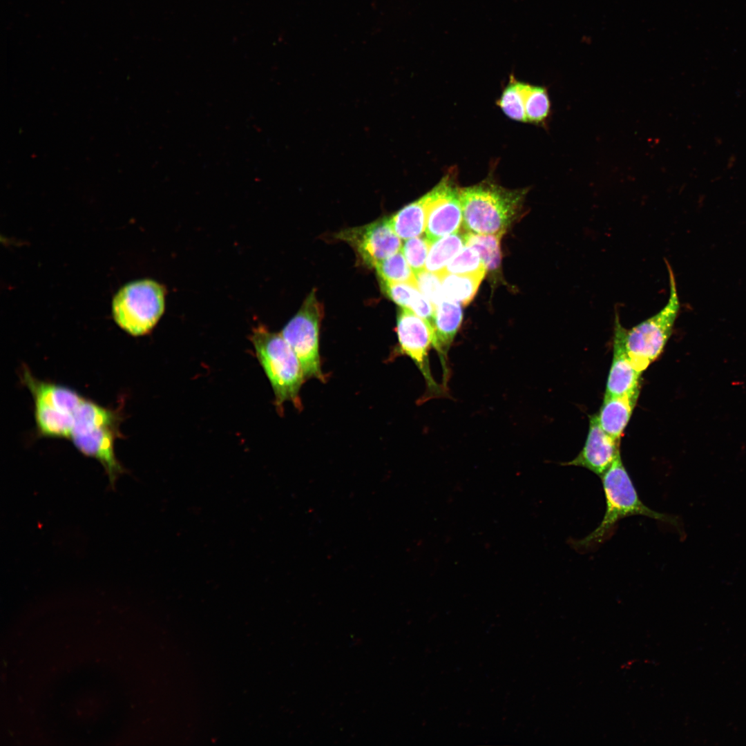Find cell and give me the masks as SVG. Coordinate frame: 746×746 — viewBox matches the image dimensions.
<instances>
[{
  "label": "cell",
  "mask_w": 746,
  "mask_h": 746,
  "mask_svg": "<svg viewBox=\"0 0 746 746\" xmlns=\"http://www.w3.org/2000/svg\"><path fill=\"white\" fill-rule=\"evenodd\" d=\"M526 189H508L492 180L460 188L463 227L467 233L502 234L519 215Z\"/></svg>",
  "instance_id": "1"
},
{
  "label": "cell",
  "mask_w": 746,
  "mask_h": 746,
  "mask_svg": "<svg viewBox=\"0 0 746 746\" xmlns=\"http://www.w3.org/2000/svg\"><path fill=\"white\" fill-rule=\"evenodd\" d=\"M606 501L604 517L589 535L573 542L575 548L589 549L602 544L613 533L617 523L622 519L642 515L671 524L680 528L679 519L673 515L657 512L645 505L640 499L625 466L621 455L601 477Z\"/></svg>",
  "instance_id": "2"
},
{
  "label": "cell",
  "mask_w": 746,
  "mask_h": 746,
  "mask_svg": "<svg viewBox=\"0 0 746 746\" xmlns=\"http://www.w3.org/2000/svg\"><path fill=\"white\" fill-rule=\"evenodd\" d=\"M121 414L84 399L75 417L70 439L84 455L103 466L111 487L126 469L116 457L115 442L120 437Z\"/></svg>",
  "instance_id": "3"
},
{
  "label": "cell",
  "mask_w": 746,
  "mask_h": 746,
  "mask_svg": "<svg viewBox=\"0 0 746 746\" xmlns=\"http://www.w3.org/2000/svg\"><path fill=\"white\" fill-rule=\"evenodd\" d=\"M251 341L256 356L270 382L278 413H283L286 401L301 410L300 391L306 379L291 347L281 333L271 332L262 325L253 329Z\"/></svg>",
  "instance_id": "4"
},
{
  "label": "cell",
  "mask_w": 746,
  "mask_h": 746,
  "mask_svg": "<svg viewBox=\"0 0 746 746\" xmlns=\"http://www.w3.org/2000/svg\"><path fill=\"white\" fill-rule=\"evenodd\" d=\"M21 381L33 398L39 434L69 439L76 412L84 397L69 387L37 379L27 367L22 370Z\"/></svg>",
  "instance_id": "5"
},
{
  "label": "cell",
  "mask_w": 746,
  "mask_h": 746,
  "mask_svg": "<svg viewBox=\"0 0 746 746\" xmlns=\"http://www.w3.org/2000/svg\"><path fill=\"white\" fill-rule=\"evenodd\" d=\"M669 295L666 305L656 314L628 329L620 322L627 354L635 369L642 373L662 354L673 329L680 310L675 276L666 260Z\"/></svg>",
  "instance_id": "6"
},
{
  "label": "cell",
  "mask_w": 746,
  "mask_h": 746,
  "mask_svg": "<svg viewBox=\"0 0 746 746\" xmlns=\"http://www.w3.org/2000/svg\"><path fill=\"white\" fill-rule=\"evenodd\" d=\"M164 287L155 281L142 280L123 287L113 301V315L125 332L137 336L149 333L164 310Z\"/></svg>",
  "instance_id": "7"
},
{
  "label": "cell",
  "mask_w": 746,
  "mask_h": 746,
  "mask_svg": "<svg viewBox=\"0 0 746 746\" xmlns=\"http://www.w3.org/2000/svg\"><path fill=\"white\" fill-rule=\"evenodd\" d=\"M323 309L313 291L280 332L298 356L306 379L325 381L319 353V331Z\"/></svg>",
  "instance_id": "8"
},
{
  "label": "cell",
  "mask_w": 746,
  "mask_h": 746,
  "mask_svg": "<svg viewBox=\"0 0 746 746\" xmlns=\"http://www.w3.org/2000/svg\"><path fill=\"white\" fill-rule=\"evenodd\" d=\"M396 332L397 353L409 357L424 378L426 393L422 401L443 396L446 392L435 381L430 367L428 355L434 340L432 324L412 311L401 308L397 314Z\"/></svg>",
  "instance_id": "9"
},
{
  "label": "cell",
  "mask_w": 746,
  "mask_h": 746,
  "mask_svg": "<svg viewBox=\"0 0 746 746\" xmlns=\"http://www.w3.org/2000/svg\"><path fill=\"white\" fill-rule=\"evenodd\" d=\"M459 191L455 176L447 174L436 186L424 195L426 211L425 235L431 243L458 232L463 224Z\"/></svg>",
  "instance_id": "10"
},
{
  "label": "cell",
  "mask_w": 746,
  "mask_h": 746,
  "mask_svg": "<svg viewBox=\"0 0 746 746\" xmlns=\"http://www.w3.org/2000/svg\"><path fill=\"white\" fill-rule=\"evenodd\" d=\"M339 238L350 244L370 267L375 268L401 248L400 238L391 227L388 218L347 229L340 233Z\"/></svg>",
  "instance_id": "11"
},
{
  "label": "cell",
  "mask_w": 746,
  "mask_h": 746,
  "mask_svg": "<svg viewBox=\"0 0 746 746\" xmlns=\"http://www.w3.org/2000/svg\"><path fill=\"white\" fill-rule=\"evenodd\" d=\"M619 456L620 441L601 428L597 415L594 414L590 417L589 432L582 450L563 465L582 467L601 477Z\"/></svg>",
  "instance_id": "12"
},
{
  "label": "cell",
  "mask_w": 746,
  "mask_h": 746,
  "mask_svg": "<svg viewBox=\"0 0 746 746\" xmlns=\"http://www.w3.org/2000/svg\"><path fill=\"white\" fill-rule=\"evenodd\" d=\"M615 314L613 338V360L608 375L604 396L638 398L642 373L633 366L626 350Z\"/></svg>",
  "instance_id": "13"
},
{
  "label": "cell",
  "mask_w": 746,
  "mask_h": 746,
  "mask_svg": "<svg viewBox=\"0 0 746 746\" xmlns=\"http://www.w3.org/2000/svg\"><path fill=\"white\" fill-rule=\"evenodd\" d=\"M463 319V312L459 303L444 298L434 307L432 322L434 331L433 347L437 352L442 368L443 383L446 390L449 375L448 353Z\"/></svg>",
  "instance_id": "14"
},
{
  "label": "cell",
  "mask_w": 746,
  "mask_h": 746,
  "mask_svg": "<svg viewBox=\"0 0 746 746\" xmlns=\"http://www.w3.org/2000/svg\"><path fill=\"white\" fill-rule=\"evenodd\" d=\"M637 398L604 396L596 414L601 428L615 440L620 438L631 419Z\"/></svg>",
  "instance_id": "15"
},
{
  "label": "cell",
  "mask_w": 746,
  "mask_h": 746,
  "mask_svg": "<svg viewBox=\"0 0 746 746\" xmlns=\"http://www.w3.org/2000/svg\"><path fill=\"white\" fill-rule=\"evenodd\" d=\"M383 291L402 308L408 309L432 325L434 307L418 287L408 283L381 282Z\"/></svg>",
  "instance_id": "16"
},
{
  "label": "cell",
  "mask_w": 746,
  "mask_h": 746,
  "mask_svg": "<svg viewBox=\"0 0 746 746\" xmlns=\"http://www.w3.org/2000/svg\"><path fill=\"white\" fill-rule=\"evenodd\" d=\"M388 221L400 238L407 240L421 235L426 221L424 195L403 207L389 218Z\"/></svg>",
  "instance_id": "17"
},
{
  "label": "cell",
  "mask_w": 746,
  "mask_h": 746,
  "mask_svg": "<svg viewBox=\"0 0 746 746\" xmlns=\"http://www.w3.org/2000/svg\"><path fill=\"white\" fill-rule=\"evenodd\" d=\"M485 274L486 271L470 274H439L445 298L468 305L476 294Z\"/></svg>",
  "instance_id": "18"
},
{
  "label": "cell",
  "mask_w": 746,
  "mask_h": 746,
  "mask_svg": "<svg viewBox=\"0 0 746 746\" xmlns=\"http://www.w3.org/2000/svg\"><path fill=\"white\" fill-rule=\"evenodd\" d=\"M466 245V233L459 232L435 240L430 247L425 269L432 273H440Z\"/></svg>",
  "instance_id": "19"
},
{
  "label": "cell",
  "mask_w": 746,
  "mask_h": 746,
  "mask_svg": "<svg viewBox=\"0 0 746 746\" xmlns=\"http://www.w3.org/2000/svg\"><path fill=\"white\" fill-rule=\"evenodd\" d=\"M527 122L541 123L551 111L550 99L546 88L520 82Z\"/></svg>",
  "instance_id": "20"
},
{
  "label": "cell",
  "mask_w": 746,
  "mask_h": 746,
  "mask_svg": "<svg viewBox=\"0 0 746 746\" xmlns=\"http://www.w3.org/2000/svg\"><path fill=\"white\" fill-rule=\"evenodd\" d=\"M375 269L381 282L408 283L417 287L416 275L401 251L381 262Z\"/></svg>",
  "instance_id": "21"
},
{
  "label": "cell",
  "mask_w": 746,
  "mask_h": 746,
  "mask_svg": "<svg viewBox=\"0 0 746 746\" xmlns=\"http://www.w3.org/2000/svg\"><path fill=\"white\" fill-rule=\"evenodd\" d=\"M502 234H477L466 233V245L479 254L486 270L495 271L501 262L500 240Z\"/></svg>",
  "instance_id": "22"
},
{
  "label": "cell",
  "mask_w": 746,
  "mask_h": 746,
  "mask_svg": "<svg viewBox=\"0 0 746 746\" xmlns=\"http://www.w3.org/2000/svg\"><path fill=\"white\" fill-rule=\"evenodd\" d=\"M497 104L510 119L527 122L520 82L516 80L513 76H510L509 83Z\"/></svg>",
  "instance_id": "23"
},
{
  "label": "cell",
  "mask_w": 746,
  "mask_h": 746,
  "mask_svg": "<svg viewBox=\"0 0 746 746\" xmlns=\"http://www.w3.org/2000/svg\"><path fill=\"white\" fill-rule=\"evenodd\" d=\"M486 271L479 252L466 245L439 274H470Z\"/></svg>",
  "instance_id": "24"
},
{
  "label": "cell",
  "mask_w": 746,
  "mask_h": 746,
  "mask_svg": "<svg viewBox=\"0 0 746 746\" xmlns=\"http://www.w3.org/2000/svg\"><path fill=\"white\" fill-rule=\"evenodd\" d=\"M430 245L431 242L425 235L407 239L405 241L401 251L415 274L425 269Z\"/></svg>",
  "instance_id": "25"
},
{
  "label": "cell",
  "mask_w": 746,
  "mask_h": 746,
  "mask_svg": "<svg viewBox=\"0 0 746 746\" xmlns=\"http://www.w3.org/2000/svg\"><path fill=\"white\" fill-rule=\"evenodd\" d=\"M415 275L419 289L435 307L445 298L439 274L423 269Z\"/></svg>",
  "instance_id": "26"
}]
</instances>
